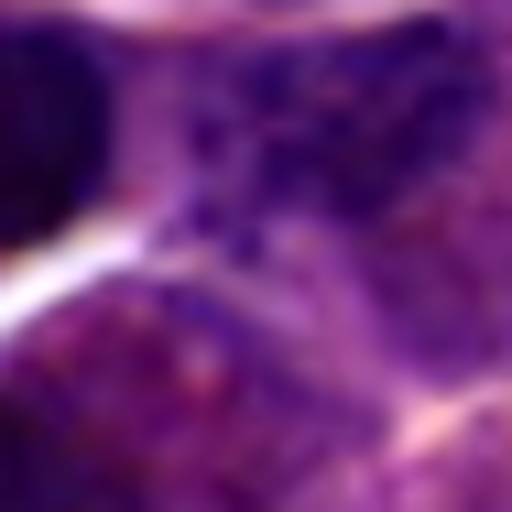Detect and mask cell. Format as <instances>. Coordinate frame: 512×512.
Masks as SVG:
<instances>
[{
	"mask_svg": "<svg viewBox=\"0 0 512 512\" xmlns=\"http://www.w3.org/2000/svg\"><path fill=\"white\" fill-rule=\"evenodd\" d=\"M491 120V55L458 22H371L327 44H273L218 77L207 153L251 207L382 218L436 186Z\"/></svg>",
	"mask_w": 512,
	"mask_h": 512,
	"instance_id": "cell-1",
	"label": "cell"
},
{
	"mask_svg": "<svg viewBox=\"0 0 512 512\" xmlns=\"http://www.w3.org/2000/svg\"><path fill=\"white\" fill-rule=\"evenodd\" d=\"M109 186V66L55 22H0V251L55 240Z\"/></svg>",
	"mask_w": 512,
	"mask_h": 512,
	"instance_id": "cell-2",
	"label": "cell"
},
{
	"mask_svg": "<svg viewBox=\"0 0 512 512\" xmlns=\"http://www.w3.org/2000/svg\"><path fill=\"white\" fill-rule=\"evenodd\" d=\"M0 512H175L120 447H99L77 414L0 393Z\"/></svg>",
	"mask_w": 512,
	"mask_h": 512,
	"instance_id": "cell-3",
	"label": "cell"
}]
</instances>
